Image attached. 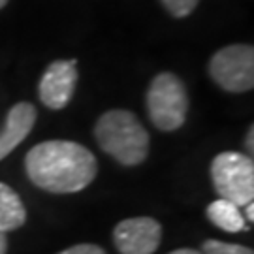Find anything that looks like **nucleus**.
I'll list each match as a JSON object with an SVG mask.
<instances>
[{"mask_svg":"<svg viewBox=\"0 0 254 254\" xmlns=\"http://www.w3.org/2000/svg\"><path fill=\"white\" fill-rule=\"evenodd\" d=\"M209 73L218 87L228 92H247L254 87L253 46H228L213 55Z\"/></svg>","mask_w":254,"mask_h":254,"instance_id":"39448f33","label":"nucleus"},{"mask_svg":"<svg viewBox=\"0 0 254 254\" xmlns=\"http://www.w3.org/2000/svg\"><path fill=\"white\" fill-rule=\"evenodd\" d=\"M25 170L36 187L53 194H70L89 187L96 177V158L75 141H44L27 153Z\"/></svg>","mask_w":254,"mask_h":254,"instance_id":"f257e3e1","label":"nucleus"},{"mask_svg":"<svg viewBox=\"0 0 254 254\" xmlns=\"http://www.w3.org/2000/svg\"><path fill=\"white\" fill-rule=\"evenodd\" d=\"M77 61H55L40 79V100L49 109H63L72 100L77 83Z\"/></svg>","mask_w":254,"mask_h":254,"instance_id":"0eeeda50","label":"nucleus"},{"mask_svg":"<svg viewBox=\"0 0 254 254\" xmlns=\"http://www.w3.org/2000/svg\"><path fill=\"white\" fill-rule=\"evenodd\" d=\"M27 211L19 198V194L11 187L0 183V230L11 232L25 224Z\"/></svg>","mask_w":254,"mask_h":254,"instance_id":"1a4fd4ad","label":"nucleus"},{"mask_svg":"<svg viewBox=\"0 0 254 254\" xmlns=\"http://www.w3.org/2000/svg\"><path fill=\"white\" fill-rule=\"evenodd\" d=\"M245 207H247V218H249V222H253L254 220V203L253 201H249Z\"/></svg>","mask_w":254,"mask_h":254,"instance_id":"dca6fc26","label":"nucleus"},{"mask_svg":"<svg viewBox=\"0 0 254 254\" xmlns=\"http://www.w3.org/2000/svg\"><path fill=\"white\" fill-rule=\"evenodd\" d=\"M36 123V108L28 102H19L9 109L4 130L0 132V160L6 158L30 134Z\"/></svg>","mask_w":254,"mask_h":254,"instance_id":"6e6552de","label":"nucleus"},{"mask_svg":"<svg viewBox=\"0 0 254 254\" xmlns=\"http://www.w3.org/2000/svg\"><path fill=\"white\" fill-rule=\"evenodd\" d=\"M201 254H254L253 249L236 243H224L217 239H207L201 247Z\"/></svg>","mask_w":254,"mask_h":254,"instance_id":"9b49d317","label":"nucleus"},{"mask_svg":"<svg viewBox=\"0 0 254 254\" xmlns=\"http://www.w3.org/2000/svg\"><path fill=\"white\" fill-rule=\"evenodd\" d=\"M8 251V237H6V232L0 230V254H6Z\"/></svg>","mask_w":254,"mask_h":254,"instance_id":"4468645a","label":"nucleus"},{"mask_svg":"<svg viewBox=\"0 0 254 254\" xmlns=\"http://www.w3.org/2000/svg\"><path fill=\"white\" fill-rule=\"evenodd\" d=\"M198 2L200 0H162V4L173 17H187V15H190L194 8L198 6Z\"/></svg>","mask_w":254,"mask_h":254,"instance_id":"f8f14e48","label":"nucleus"},{"mask_svg":"<svg viewBox=\"0 0 254 254\" xmlns=\"http://www.w3.org/2000/svg\"><path fill=\"white\" fill-rule=\"evenodd\" d=\"M211 179L218 198L245 207L254 198V162L241 153H220L211 164Z\"/></svg>","mask_w":254,"mask_h":254,"instance_id":"20e7f679","label":"nucleus"},{"mask_svg":"<svg viewBox=\"0 0 254 254\" xmlns=\"http://www.w3.org/2000/svg\"><path fill=\"white\" fill-rule=\"evenodd\" d=\"M59 254H106V251L98 245H92V243H81V245H73L70 249H64Z\"/></svg>","mask_w":254,"mask_h":254,"instance_id":"ddd939ff","label":"nucleus"},{"mask_svg":"<svg viewBox=\"0 0 254 254\" xmlns=\"http://www.w3.org/2000/svg\"><path fill=\"white\" fill-rule=\"evenodd\" d=\"M147 109L158 130L173 132L183 127L189 111V96L175 73H158L151 81L147 91Z\"/></svg>","mask_w":254,"mask_h":254,"instance_id":"7ed1b4c3","label":"nucleus"},{"mask_svg":"<svg viewBox=\"0 0 254 254\" xmlns=\"http://www.w3.org/2000/svg\"><path fill=\"white\" fill-rule=\"evenodd\" d=\"M94 136L102 151L111 154L123 166H137L147 158L149 134L130 111H106L96 123Z\"/></svg>","mask_w":254,"mask_h":254,"instance_id":"f03ea898","label":"nucleus"},{"mask_svg":"<svg viewBox=\"0 0 254 254\" xmlns=\"http://www.w3.org/2000/svg\"><path fill=\"white\" fill-rule=\"evenodd\" d=\"M6 4H8V0H0V9L4 8V6H6Z\"/></svg>","mask_w":254,"mask_h":254,"instance_id":"a211bd4d","label":"nucleus"},{"mask_svg":"<svg viewBox=\"0 0 254 254\" xmlns=\"http://www.w3.org/2000/svg\"><path fill=\"white\" fill-rule=\"evenodd\" d=\"M207 218L215 224L217 228L230 232V234H236V232H243L247 230L245 217L241 215V211L236 203L224 200V198H218L213 203L207 205Z\"/></svg>","mask_w":254,"mask_h":254,"instance_id":"9d476101","label":"nucleus"},{"mask_svg":"<svg viewBox=\"0 0 254 254\" xmlns=\"http://www.w3.org/2000/svg\"><path fill=\"white\" fill-rule=\"evenodd\" d=\"M170 254H201L200 251H194V249H177Z\"/></svg>","mask_w":254,"mask_h":254,"instance_id":"f3484780","label":"nucleus"},{"mask_svg":"<svg viewBox=\"0 0 254 254\" xmlns=\"http://www.w3.org/2000/svg\"><path fill=\"white\" fill-rule=\"evenodd\" d=\"M162 237V228L151 217H134L119 222L113 241L121 254H153Z\"/></svg>","mask_w":254,"mask_h":254,"instance_id":"423d86ee","label":"nucleus"},{"mask_svg":"<svg viewBox=\"0 0 254 254\" xmlns=\"http://www.w3.org/2000/svg\"><path fill=\"white\" fill-rule=\"evenodd\" d=\"M247 149H249V153L253 154V151H254V130L253 128H251V130H249V136H247Z\"/></svg>","mask_w":254,"mask_h":254,"instance_id":"2eb2a0df","label":"nucleus"}]
</instances>
